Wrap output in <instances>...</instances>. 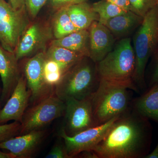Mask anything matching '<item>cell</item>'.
I'll use <instances>...</instances> for the list:
<instances>
[{
    "mask_svg": "<svg viewBox=\"0 0 158 158\" xmlns=\"http://www.w3.org/2000/svg\"><path fill=\"white\" fill-rule=\"evenodd\" d=\"M66 7L72 22L78 30L88 29L94 22L98 21V15L86 1Z\"/></svg>",
    "mask_w": 158,
    "mask_h": 158,
    "instance_id": "ac0fdd59",
    "label": "cell"
},
{
    "mask_svg": "<svg viewBox=\"0 0 158 158\" xmlns=\"http://www.w3.org/2000/svg\"><path fill=\"white\" fill-rule=\"evenodd\" d=\"M119 8L127 11H131V6L129 0H107Z\"/></svg>",
    "mask_w": 158,
    "mask_h": 158,
    "instance_id": "f546056e",
    "label": "cell"
},
{
    "mask_svg": "<svg viewBox=\"0 0 158 158\" xmlns=\"http://www.w3.org/2000/svg\"><path fill=\"white\" fill-rule=\"evenodd\" d=\"M44 72L46 83L51 88L56 87L63 74V72L56 62L47 58L44 63Z\"/></svg>",
    "mask_w": 158,
    "mask_h": 158,
    "instance_id": "603a6c76",
    "label": "cell"
},
{
    "mask_svg": "<svg viewBox=\"0 0 158 158\" xmlns=\"http://www.w3.org/2000/svg\"><path fill=\"white\" fill-rule=\"evenodd\" d=\"M89 37L88 29L79 30L53 40L52 45L64 48L89 57Z\"/></svg>",
    "mask_w": 158,
    "mask_h": 158,
    "instance_id": "d6986e66",
    "label": "cell"
},
{
    "mask_svg": "<svg viewBox=\"0 0 158 158\" xmlns=\"http://www.w3.org/2000/svg\"><path fill=\"white\" fill-rule=\"evenodd\" d=\"M65 103L55 94L43 99L24 114L19 135L40 130L65 113Z\"/></svg>",
    "mask_w": 158,
    "mask_h": 158,
    "instance_id": "52a82bcc",
    "label": "cell"
},
{
    "mask_svg": "<svg viewBox=\"0 0 158 158\" xmlns=\"http://www.w3.org/2000/svg\"><path fill=\"white\" fill-rule=\"evenodd\" d=\"M0 158H16L11 153H6L0 151Z\"/></svg>",
    "mask_w": 158,
    "mask_h": 158,
    "instance_id": "d6a6232c",
    "label": "cell"
},
{
    "mask_svg": "<svg viewBox=\"0 0 158 158\" xmlns=\"http://www.w3.org/2000/svg\"><path fill=\"white\" fill-rule=\"evenodd\" d=\"M46 158H67L69 156L65 146L60 144H56L52 148L46 156Z\"/></svg>",
    "mask_w": 158,
    "mask_h": 158,
    "instance_id": "83f0119b",
    "label": "cell"
},
{
    "mask_svg": "<svg viewBox=\"0 0 158 158\" xmlns=\"http://www.w3.org/2000/svg\"><path fill=\"white\" fill-rule=\"evenodd\" d=\"M46 56L47 59L56 62L64 74L69 69L86 56L64 48L52 45Z\"/></svg>",
    "mask_w": 158,
    "mask_h": 158,
    "instance_id": "ffe728a7",
    "label": "cell"
},
{
    "mask_svg": "<svg viewBox=\"0 0 158 158\" xmlns=\"http://www.w3.org/2000/svg\"><path fill=\"white\" fill-rule=\"evenodd\" d=\"M96 65L100 79L139 92L134 83L135 56L130 37L119 40L113 50Z\"/></svg>",
    "mask_w": 158,
    "mask_h": 158,
    "instance_id": "7a4b0ae2",
    "label": "cell"
},
{
    "mask_svg": "<svg viewBox=\"0 0 158 158\" xmlns=\"http://www.w3.org/2000/svg\"><path fill=\"white\" fill-rule=\"evenodd\" d=\"M65 125L67 135H77L95 126L92 110L91 95L83 99L71 98L65 100Z\"/></svg>",
    "mask_w": 158,
    "mask_h": 158,
    "instance_id": "ba28073f",
    "label": "cell"
},
{
    "mask_svg": "<svg viewBox=\"0 0 158 158\" xmlns=\"http://www.w3.org/2000/svg\"><path fill=\"white\" fill-rule=\"evenodd\" d=\"M2 89H0V99H1V94H2ZM2 105H1V101H0V110H1V109H2Z\"/></svg>",
    "mask_w": 158,
    "mask_h": 158,
    "instance_id": "836d02e7",
    "label": "cell"
},
{
    "mask_svg": "<svg viewBox=\"0 0 158 158\" xmlns=\"http://www.w3.org/2000/svg\"><path fill=\"white\" fill-rule=\"evenodd\" d=\"M46 60L45 55L40 52L29 59L25 65L27 85L31 92L30 99L35 104L53 94H51L52 89L44 80V67Z\"/></svg>",
    "mask_w": 158,
    "mask_h": 158,
    "instance_id": "30bf717a",
    "label": "cell"
},
{
    "mask_svg": "<svg viewBox=\"0 0 158 158\" xmlns=\"http://www.w3.org/2000/svg\"><path fill=\"white\" fill-rule=\"evenodd\" d=\"M148 87L158 83V44L151 57Z\"/></svg>",
    "mask_w": 158,
    "mask_h": 158,
    "instance_id": "484cf974",
    "label": "cell"
},
{
    "mask_svg": "<svg viewBox=\"0 0 158 158\" xmlns=\"http://www.w3.org/2000/svg\"><path fill=\"white\" fill-rule=\"evenodd\" d=\"M54 34L56 39L62 38L79 31L74 26L66 10V7L60 9L54 20Z\"/></svg>",
    "mask_w": 158,
    "mask_h": 158,
    "instance_id": "44dd1931",
    "label": "cell"
},
{
    "mask_svg": "<svg viewBox=\"0 0 158 158\" xmlns=\"http://www.w3.org/2000/svg\"><path fill=\"white\" fill-rule=\"evenodd\" d=\"M120 116L73 136L67 135L62 129L61 136L64 140L65 149L69 157H73L85 151L92 150L102 140L113 123Z\"/></svg>",
    "mask_w": 158,
    "mask_h": 158,
    "instance_id": "9c48e42d",
    "label": "cell"
},
{
    "mask_svg": "<svg viewBox=\"0 0 158 158\" xmlns=\"http://www.w3.org/2000/svg\"><path fill=\"white\" fill-rule=\"evenodd\" d=\"M158 44V6L145 15L133 38L135 56L134 81L139 92L147 87L145 73L148 62Z\"/></svg>",
    "mask_w": 158,
    "mask_h": 158,
    "instance_id": "277c9868",
    "label": "cell"
},
{
    "mask_svg": "<svg viewBox=\"0 0 158 158\" xmlns=\"http://www.w3.org/2000/svg\"><path fill=\"white\" fill-rule=\"evenodd\" d=\"M131 11L144 18L151 10L158 6L156 0H129Z\"/></svg>",
    "mask_w": 158,
    "mask_h": 158,
    "instance_id": "cb8c5ba5",
    "label": "cell"
},
{
    "mask_svg": "<svg viewBox=\"0 0 158 158\" xmlns=\"http://www.w3.org/2000/svg\"><path fill=\"white\" fill-rule=\"evenodd\" d=\"M156 1L157 3V5L158 6V0H156Z\"/></svg>",
    "mask_w": 158,
    "mask_h": 158,
    "instance_id": "e575fe53",
    "label": "cell"
},
{
    "mask_svg": "<svg viewBox=\"0 0 158 158\" xmlns=\"http://www.w3.org/2000/svg\"><path fill=\"white\" fill-rule=\"evenodd\" d=\"M17 61L14 53L0 46V77L2 84L0 101L2 107L13 93L20 78Z\"/></svg>",
    "mask_w": 158,
    "mask_h": 158,
    "instance_id": "5bb4252c",
    "label": "cell"
},
{
    "mask_svg": "<svg viewBox=\"0 0 158 158\" xmlns=\"http://www.w3.org/2000/svg\"><path fill=\"white\" fill-rule=\"evenodd\" d=\"M25 9L16 10L5 0H0V43L1 46L14 53L28 21Z\"/></svg>",
    "mask_w": 158,
    "mask_h": 158,
    "instance_id": "8992f818",
    "label": "cell"
},
{
    "mask_svg": "<svg viewBox=\"0 0 158 158\" xmlns=\"http://www.w3.org/2000/svg\"><path fill=\"white\" fill-rule=\"evenodd\" d=\"M86 0H51V4L54 8H63L72 4L85 2Z\"/></svg>",
    "mask_w": 158,
    "mask_h": 158,
    "instance_id": "f1b7e54d",
    "label": "cell"
},
{
    "mask_svg": "<svg viewBox=\"0 0 158 158\" xmlns=\"http://www.w3.org/2000/svg\"><path fill=\"white\" fill-rule=\"evenodd\" d=\"M128 90L123 85L100 79L98 87L91 95L95 125L103 124L129 109L131 100Z\"/></svg>",
    "mask_w": 158,
    "mask_h": 158,
    "instance_id": "5b68a950",
    "label": "cell"
},
{
    "mask_svg": "<svg viewBox=\"0 0 158 158\" xmlns=\"http://www.w3.org/2000/svg\"><path fill=\"white\" fill-rule=\"evenodd\" d=\"M52 36L49 29L38 23L32 25L26 30L20 39L14 53L16 59L27 56L43 48Z\"/></svg>",
    "mask_w": 158,
    "mask_h": 158,
    "instance_id": "9a60e30c",
    "label": "cell"
},
{
    "mask_svg": "<svg viewBox=\"0 0 158 158\" xmlns=\"http://www.w3.org/2000/svg\"><path fill=\"white\" fill-rule=\"evenodd\" d=\"M133 102V109L138 114L158 123V83Z\"/></svg>",
    "mask_w": 158,
    "mask_h": 158,
    "instance_id": "e0dca14e",
    "label": "cell"
},
{
    "mask_svg": "<svg viewBox=\"0 0 158 158\" xmlns=\"http://www.w3.org/2000/svg\"><path fill=\"white\" fill-rule=\"evenodd\" d=\"M85 57L69 69L55 87V95L63 101L71 98H87L98 87L100 78L96 63L90 58L85 60Z\"/></svg>",
    "mask_w": 158,
    "mask_h": 158,
    "instance_id": "3957f363",
    "label": "cell"
},
{
    "mask_svg": "<svg viewBox=\"0 0 158 158\" xmlns=\"http://www.w3.org/2000/svg\"><path fill=\"white\" fill-rule=\"evenodd\" d=\"M21 123L14 121L9 124H0V142L19 135Z\"/></svg>",
    "mask_w": 158,
    "mask_h": 158,
    "instance_id": "d4e9b609",
    "label": "cell"
},
{
    "mask_svg": "<svg viewBox=\"0 0 158 158\" xmlns=\"http://www.w3.org/2000/svg\"><path fill=\"white\" fill-rule=\"evenodd\" d=\"M27 88L26 78L21 77L13 93L0 110V124L11 120L22 123L31 98V92Z\"/></svg>",
    "mask_w": 158,
    "mask_h": 158,
    "instance_id": "8fae6325",
    "label": "cell"
},
{
    "mask_svg": "<svg viewBox=\"0 0 158 158\" xmlns=\"http://www.w3.org/2000/svg\"><path fill=\"white\" fill-rule=\"evenodd\" d=\"M91 6L98 15L99 22L104 25L110 19L127 12L107 0H100Z\"/></svg>",
    "mask_w": 158,
    "mask_h": 158,
    "instance_id": "7402d4cb",
    "label": "cell"
},
{
    "mask_svg": "<svg viewBox=\"0 0 158 158\" xmlns=\"http://www.w3.org/2000/svg\"><path fill=\"white\" fill-rule=\"evenodd\" d=\"M45 135L44 131L39 130L15 136L0 142V149L9 151L16 158H31L40 145Z\"/></svg>",
    "mask_w": 158,
    "mask_h": 158,
    "instance_id": "4fadbf2b",
    "label": "cell"
},
{
    "mask_svg": "<svg viewBox=\"0 0 158 158\" xmlns=\"http://www.w3.org/2000/svg\"><path fill=\"white\" fill-rule=\"evenodd\" d=\"M151 139L148 119L129 108L92 150L98 158H144L148 154Z\"/></svg>",
    "mask_w": 158,
    "mask_h": 158,
    "instance_id": "6da1fadb",
    "label": "cell"
},
{
    "mask_svg": "<svg viewBox=\"0 0 158 158\" xmlns=\"http://www.w3.org/2000/svg\"><path fill=\"white\" fill-rule=\"evenodd\" d=\"M46 1L47 0H26V8L31 16L35 17Z\"/></svg>",
    "mask_w": 158,
    "mask_h": 158,
    "instance_id": "4316f807",
    "label": "cell"
},
{
    "mask_svg": "<svg viewBox=\"0 0 158 158\" xmlns=\"http://www.w3.org/2000/svg\"><path fill=\"white\" fill-rule=\"evenodd\" d=\"M88 29L89 57L98 63L113 50L116 39L106 26L97 21Z\"/></svg>",
    "mask_w": 158,
    "mask_h": 158,
    "instance_id": "7c38bea8",
    "label": "cell"
},
{
    "mask_svg": "<svg viewBox=\"0 0 158 158\" xmlns=\"http://www.w3.org/2000/svg\"><path fill=\"white\" fill-rule=\"evenodd\" d=\"M12 8L16 10L26 9V0H9Z\"/></svg>",
    "mask_w": 158,
    "mask_h": 158,
    "instance_id": "4dcf8cb0",
    "label": "cell"
},
{
    "mask_svg": "<svg viewBox=\"0 0 158 158\" xmlns=\"http://www.w3.org/2000/svg\"><path fill=\"white\" fill-rule=\"evenodd\" d=\"M144 158H158V142L152 152L148 154Z\"/></svg>",
    "mask_w": 158,
    "mask_h": 158,
    "instance_id": "1f68e13d",
    "label": "cell"
},
{
    "mask_svg": "<svg viewBox=\"0 0 158 158\" xmlns=\"http://www.w3.org/2000/svg\"><path fill=\"white\" fill-rule=\"evenodd\" d=\"M143 18L128 11L110 19L106 26L116 39L125 38L141 25Z\"/></svg>",
    "mask_w": 158,
    "mask_h": 158,
    "instance_id": "2e32d148",
    "label": "cell"
}]
</instances>
